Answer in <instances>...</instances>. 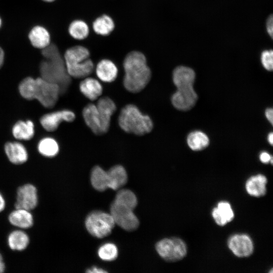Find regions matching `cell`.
Listing matches in <instances>:
<instances>
[{
  "label": "cell",
  "mask_w": 273,
  "mask_h": 273,
  "mask_svg": "<svg viewBox=\"0 0 273 273\" xmlns=\"http://www.w3.org/2000/svg\"><path fill=\"white\" fill-rule=\"evenodd\" d=\"M42 55L45 58L40 65L41 77L57 84L61 94L65 93L71 83V77L67 73L64 59L60 55L57 47L50 44L43 49Z\"/></svg>",
  "instance_id": "6da1fadb"
},
{
  "label": "cell",
  "mask_w": 273,
  "mask_h": 273,
  "mask_svg": "<svg viewBox=\"0 0 273 273\" xmlns=\"http://www.w3.org/2000/svg\"><path fill=\"white\" fill-rule=\"evenodd\" d=\"M123 85L128 91L136 93L142 90L151 77V71L144 54L138 51L130 52L124 59Z\"/></svg>",
  "instance_id": "7a4b0ae2"
},
{
  "label": "cell",
  "mask_w": 273,
  "mask_h": 273,
  "mask_svg": "<svg viewBox=\"0 0 273 273\" xmlns=\"http://www.w3.org/2000/svg\"><path fill=\"white\" fill-rule=\"evenodd\" d=\"M172 78L177 88L171 98L173 106L180 111L190 110L198 100L197 94L193 88L195 79L194 71L188 67L178 66L173 71Z\"/></svg>",
  "instance_id": "3957f363"
},
{
  "label": "cell",
  "mask_w": 273,
  "mask_h": 273,
  "mask_svg": "<svg viewBox=\"0 0 273 273\" xmlns=\"http://www.w3.org/2000/svg\"><path fill=\"white\" fill-rule=\"evenodd\" d=\"M20 95L27 100L36 99L44 107L51 108L57 103L61 94L59 85L43 78L28 77L19 84Z\"/></svg>",
  "instance_id": "277c9868"
},
{
  "label": "cell",
  "mask_w": 273,
  "mask_h": 273,
  "mask_svg": "<svg viewBox=\"0 0 273 273\" xmlns=\"http://www.w3.org/2000/svg\"><path fill=\"white\" fill-rule=\"evenodd\" d=\"M116 109L114 102L106 97L100 99L96 105H87L82 110V115L92 131L96 134L101 135L108 131L111 116Z\"/></svg>",
  "instance_id": "5b68a950"
},
{
  "label": "cell",
  "mask_w": 273,
  "mask_h": 273,
  "mask_svg": "<svg viewBox=\"0 0 273 273\" xmlns=\"http://www.w3.org/2000/svg\"><path fill=\"white\" fill-rule=\"evenodd\" d=\"M118 123L125 132L138 135L149 133L153 127L150 117L142 114L136 106L132 104L127 105L121 109Z\"/></svg>",
  "instance_id": "8992f818"
},
{
  "label": "cell",
  "mask_w": 273,
  "mask_h": 273,
  "mask_svg": "<svg viewBox=\"0 0 273 273\" xmlns=\"http://www.w3.org/2000/svg\"><path fill=\"white\" fill-rule=\"evenodd\" d=\"M89 56L87 48L81 46H74L66 51L64 60L67 73L70 77L84 78L93 72L94 65Z\"/></svg>",
  "instance_id": "52a82bcc"
},
{
  "label": "cell",
  "mask_w": 273,
  "mask_h": 273,
  "mask_svg": "<svg viewBox=\"0 0 273 273\" xmlns=\"http://www.w3.org/2000/svg\"><path fill=\"white\" fill-rule=\"evenodd\" d=\"M127 181V175L124 168L120 165L112 167L106 171L99 166H95L91 171L90 181L94 188L104 191L108 188L117 190L122 187Z\"/></svg>",
  "instance_id": "ba28073f"
},
{
  "label": "cell",
  "mask_w": 273,
  "mask_h": 273,
  "mask_svg": "<svg viewBox=\"0 0 273 273\" xmlns=\"http://www.w3.org/2000/svg\"><path fill=\"white\" fill-rule=\"evenodd\" d=\"M115 223L111 215L100 210L90 212L86 216L85 225L90 234L98 238L109 236Z\"/></svg>",
  "instance_id": "9c48e42d"
},
{
  "label": "cell",
  "mask_w": 273,
  "mask_h": 273,
  "mask_svg": "<svg viewBox=\"0 0 273 273\" xmlns=\"http://www.w3.org/2000/svg\"><path fill=\"white\" fill-rule=\"evenodd\" d=\"M129 205L113 201L110 206V214L115 223L127 231L135 230L139 226V221Z\"/></svg>",
  "instance_id": "30bf717a"
},
{
  "label": "cell",
  "mask_w": 273,
  "mask_h": 273,
  "mask_svg": "<svg viewBox=\"0 0 273 273\" xmlns=\"http://www.w3.org/2000/svg\"><path fill=\"white\" fill-rule=\"evenodd\" d=\"M159 255L167 261H176L183 258L187 252L185 242L179 238L163 239L156 244Z\"/></svg>",
  "instance_id": "8fae6325"
},
{
  "label": "cell",
  "mask_w": 273,
  "mask_h": 273,
  "mask_svg": "<svg viewBox=\"0 0 273 273\" xmlns=\"http://www.w3.org/2000/svg\"><path fill=\"white\" fill-rule=\"evenodd\" d=\"M38 196L36 187L31 184H24L17 189L15 208L31 211L37 206Z\"/></svg>",
  "instance_id": "7c38bea8"
},
{
  "label": "cell",
  "mask_w": 273,
  "mask_h": 273,
  "mask_svg": "<svg viewBox=\"0 0 273 273\" xmlns=\"http://www.w3.org/2000/svg\"><path fill=\"white\" fill-rule=\"evenodd\" d=\"M75 118L73 112L69 110H63L42 116L40 119L42 126L48 131L56 130L62 121L72 122Z\"/></svg>",
  "instance_id": "4fadbf2b"
},
{
  "label": "cell",
  "mask_w": 273,
  "mask_h": 273,
  "mask_svg": "<svg viewBox=\"0 0 273 273\" xmlns=\"http://www.w3.org/2000/svg\"><path fill=\"white\" fill-rule=\"evenodd\" d=\"M228 246L232 252L239 257H247L253 251L252 241L245 234H236L231 237L228 240Z\"/></svg>",
  "instance_id": "5bb4252c"
},
{
  "label": "cell",
  "mask_w": 273,
  "mask_h": 273,
  "mask_svg": "<svg viewBox=\"0 0 273 273\" xmlns=\"http://www.w3.org/2000/svg\"><path fill=\"white\" fill-rule=\"evenodd\" d=\"M9 222L21 229L31 228L34 223L33 215L30 211L22 208H15L8 216Z\"/></svg>",
  "instance_id": "9a60e30c"
},
{
  "label": "cell",
  "mask_w": 273,
  "mask_h": 273,
  "mask_svg": "<svg viewBox=\"0 0 273 273\" xmlns=\"http://www.w3.org/2000/svg\"><path fill=\"white\" fill-rule=\"evenodd\" d=\"M5 152L9 161L13 164H21L27 160V150L20 143H7L5 145Z\"/></svg>",
  "instance_id": "2e32d148"
},
{
  "label": "cell",
  "mask_w": 273,
  "mask_h": 273,
  "mask_svg": "<svg viewBox=\"0 0 273 273\" xmlns=\"http://www.w3.org/2000/svg\"><path fill=\"white\" fill-rule=\"evenodd\" d=\"M96 72L98 77L102 81L111 82L116 78L118 69L115 64L108 59H103L97 64Z\"/></svg>",
  "instance_id": "e0dca14e"
},
{
  "label": "cell",
  "mask_w": 273,
  "mask_h": 273,
  "mask_svg": "<svg viewBox=\"0 0 273 273\" xmlns=\"http://www.w3.org/2000/svg\"><path fill=\"white\" fill-rule=\"evenodd\" d=\"M81 93L91 101L97 100L102 94L103 88L101 83L97 79L87 77L79 84Z\"/></svg>",
  "instance_id": "ac0fdd59"
},
{
  "label": "cell",
  "mask_w": 273,
  "mask_h": 273,
  "mask_svg": "<svg viewBox=\"0 0 273 273\" xmlns=\"http://www.w3.org/2000/svg\"><path fill=\"white\" fill-rule=\"evenodd\" d=\"M212 214L216 223L220 226L230 222L234 217L230 204L224 201L218 203L217 206L213 209Z\"/></svg>",
  "instance_id": "d6986e66"
},
{
  "label": "cell",
  "mask_w": 273,
  "mask_h": 273,
  "mask_svg": "<svg viewBox=\"0 0 273 273\" xmlns=\"http://www.w3.org/2000/svg\"><path fill=\"white\" fill-rule=\"evenodd\" d=\"M266 177L262 174H257L250 177L246 183L245 188L251 196L261 197L266 192Z\"/></svg>",
  "instance_id": "ffe728a7"
},
{
  "label": "cell",
  "mask_w": 273,
  "mask_h": 273,
  "mask_svg": "<svg viewBox=\"0 0 273 273\" xmlns=\"http://www.w3.org/2000/svg\"><path fill=\"white\" fill-rule=\"evenodd\" d=\"M31 44L35 48L43 49L50 44V35L48 30L40 26L34 27L28 34Z\"/></svg>",
  "instance_id": "44dd1931"
},
{
  "label": "cell",
  "mask_w": 273,
  "mask_h": 273,
  "mask_svg": "<svg viewBox=\"0 0 273 273\" xmlns=\"http://www.w3.org/2000/svg\"><path fill=\"white\" fill-rule=\"evenodd\" d=\"M8 244L13 251H21L28 247L30 239L28 235L20 230L13 231L8 237Z\"/></svg>",
  "instance_id": "7402d4cb"
},
{
  "label": "cell",
  "mask_w": 273,
  "mask_h": 273,
  "mask_svg": "<svg viewBox=\"0 0 273 273\" xmlns=\"http://www.w3.org/2000/svg\"><path fill=\"white\" fill-rule=\"evenodd\" d=\"M13 136L18 140H29L34 134V125L31 120L19 121L12 128Z\"/></svg>",
  "instance_id": "603a6c76"
},
{
  "label": "cell",
  "mask_w": 273,
  "mask_h": 273,
  "mask_svg": "<svg viewBox=\"0 0 273 273\" xmlns=\"http://www.w3.org/2000/svg\"><path fill=\"white\" fill-rule=\"evenodd\" d=\"M114 23L112 19L107 15L97 18L93 23V28L98 34L105 36L109 34L114 29Z\"/></svg>",
  "instance_id": "cb8c5ba5"
},
{
  "label": "cell",
  "mask_w": 273,
  "mask_h": 273,
  "mask_svg": "<svg viewBox=\"0 0 273 273\" xmlns=\"http://www.w3.org/2000/svg\"><path fill=\"white\" fill-rule=\"evenodd\" d=\"M187 143L189 147L194 151H200L206 148L209 144L207 135L200 131L191 132L187 138Z\"/></svg>",
  "instance_id": "d4e9b609"
},
{
  "label": "cell",
  "mask_w": 273,
  "mask_h": 273,
  "mask_svg": "<svg viewBox=\"0 0 273 273\" xmlns=\"http://www.w3.org/2000/svg\"><path fill=\"white\" fill-rule=\"evenodd\" d=\"M38 150L45 157H53L58 153L59 148L58 143L55 139L52 138H45L39 142Z\"/></svg>",
  "instance_id": "484cf974"
},
{
  "label": "cell",
  "mask_w": 273,
  "mask_h": 273,
  "mask_svg": "<svg viewBox=\"0 0 273 273\" xmlns=\"http://www.w3.org/2000/svg\"><path fill=\"white\" fill-rule=\"evenodd\" d=\"M89 27L87 24L81 20H76L72 21L68 28L70 35L74 38L82 40L88 36Z\"/></svg>",
  "instance_id": "4316f807"
},
{
  "label": "cell",
  "mask_w": 273,
  "mask_h": 273,
  "mask_svg": "<svg viewBox=\"0 0 273 273\" xmlns=\"http://www.w3.org/2000/svg\"><path fill=\"white\" fill-rule=\"evenodd\" d=\"M114 201L127 204L134 209L138 204L135 194L128 189L119 190L116 195Z\"/></svg>",
  "instance_id": "83f0119b"
},
{
  "label": "cell",
  "mask_w": 273,
  "mask_h": 273,
  "mask_svg": "<svg viewBox=\"0 0 273 273\" xmlns=\"http://www.w3.org/2000/svg\"><path fill=\"white\" fill-rule=\"evenodd\" d=\"M98 253L101 259L105 261H112L117 257L118 250L114 244L106 243L99 248Z\"/></svg>",
  "instance_id": "f1b7e54d"
},
{
  "label": "cell",
  "mask_w": 273,
  "mask_h": 273,
  "mask_svg": "<svg viewBox=\"0 0 273 273\" xmlns=\"http://www.w3.org/2000/svg\"><path fill=\"white\" fill-rule=\"evenodd\" d=\"M260 60L263 67L268 71L273 69V52L272 50H265L262 52Z\"/></svg>",
  "instance_id": "f546056e"
},
{
  "label": "cell",
  "mask_w": 273,
  "mask_h": 273,
  "mask_svg": "<svg viewBox=\"0 0 273 273\" xmlns=\"http://www.w3.org/2000/svg\"><path fill=\"white\" fill-rule=\"evenodd\" d=\"M266 31L272 39L273 37V17L272 15H270L267 18L266 21Z\"/></svg>",
  "instance_id": "4dcf8cb0"
},
{
  "label": "cell",
  "mask_w": 273,
  "mask_h": 273,
  "mask_svg": "<svg viewBox=\"0 0 273 273\" xmlns=\"http://www.w3.org/2000/svg\"><path fill=\"white\" fill-rule=\"evenodd\" d=\"M259 159L263 163H268L269 162H270L271 164L272 163V156L266 152H263L260 154Z\"/></svg>",
  "instance_id": "1f68e13d"
},
{
  "label": "cell",
  "mask_w": 273,
  "mask_h": 273,
  "mask_svg": "<svg viewBox=\"0 0 273 273\" xmlns=\"http://www.w3.org/2000/svg\"><path fill=\"white\" fill-rule=\"evenodd\" d=\"M273 110L272 108H268L265 111V116L270 124H272L273 121Z\"/></svg>",
  "instance_id": "d6a6232c"
},
{
  "label": "cell",
  "mask_w": 273,
  "mask_h": 273,
  "mask_svg": "<svg viewBox=\"0 0 273 273\" xmlns=\"http://www.w3.org/2000/svg\"><path fill=\"white\" fill-rule=\"evenodd\" d=\"M87 272H93V273H100V272H107V271L102 269L97 268L96 267H94L91 269H88L86 270Z\"/></svg>",
  "instance_id": "836d02e7"
},
{
  "label": "cell",
  "mask_w": 273,
  "mask_h": 273,
  "mask_svg": "<svg viewBox=\"0 0 273 273\" xmlns=\"http://www.w3.org/2000/svg\"><path fill=\"white\" fill-rule=\"evenodd\" d=\"M6 207V201L5 200L0 193V212H2L5 208Z\"/></svg>",
  "instance_id": "e575fe53"
},
{
  "label": "cell",
  "mask_w": 273,
  "mask_h": 273,
  "mask_svg": "<svg viewBox=\"0 0 273 273\" xmlns=\"http://www.w3.org/2000/svg\"><path fill=\"white\" fill-rule=\"evenodd\" d=\"M6 269V265L3 261V258L2 255L0 253V273H3L5 271Z\"/></svg>",
  "instance_id": "d590c367"
},
{
  "label": "cell",
  "mask_w": 273,
  "mask_h": 273,
  "mask_svg": "<svg viewBox=\"0 0 273 273\" xmlns=\"http://www.w3.org/2000/svg\"><path fill=\"white\" fill-rule=\"evenodd\" d=\"M4 57H5V53L2 49V48L0 47V69L2 67L4 61Z\"/></svg>",
  "instance_id": "8d00e7d4"
},
{
  "label": "cell",
  "mask_w": 273,
  "mask_h": 273,
  "mask_svg": "<svg viewBox=\"0 0 273 273\" xmlns=\"http://www.w3.org/2000/svg\"><path fill=\"white\" fill-rule=\"evenodd\" d=\"M267 140L269 144L272 145L273 144V134L272 132H270L267 137Z\"/></svg>",
  "instance_id": "74e56055"
},
{
  "label": "cell",
  "mask_w": 273,
  "mask_h": 273,
  "mask_svg": "<svg viewBox=\"0 0 273 273\" xmlns=\"http://www.w3.org/2000/svg\"><path fill=\"white\" fill-rule=\"evenodd\" d=\"M42 1H45V2H52L54 1L55 0H42Z\"/></svg>",
  "instance_id": "f35d334b"
},
{
  "label": "cell",
  "mask_w": 273,
  "mask_h": 273,
  "mask_svg": "<svg viewBox=\"0 0 273 273\" xmlns=\"http://www.w3.org/2000/svg\"><path fill=\"white\" fill-rule=\"evenodd\" d=\"M1 24H2V20H1V18H0V27H1Z\"/></svg>",
  "instance_id": "ab89813d"
}]
</instances>
